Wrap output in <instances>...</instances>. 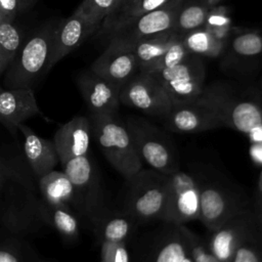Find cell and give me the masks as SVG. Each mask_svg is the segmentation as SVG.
<instances>
[{
	"label": "cell",
	"mask_w": 262,
	"mask_h": 262,
	"mask_svg": "<svg viewBox=\"0 0 262 262\" xmlns=\"http://www.w3.org/2000/svg\"><path fill=\"white\" fill-rule=\"evenodd\" d=\"M1 89H2V87H1V86H0V90H1Z\"/></svg>",
	"instance_id": "45"
},
{
	"label": "cell",
	"mask_w": 262,
	"mask_h": 262,
	"mask_svg": "<svg viewBox=\"0 0 262 262\" xmlns=\"http://www.w3.org/2000/svg\"><path fill=\"white\" fill-rule=\"evenodd\" d=\"M23 42V33L13 21H0V77L12 62Z\"/></svg>",
	"instance_id": "28"
},
{
	"label": "cell",
	"mask_w": 262,
	"mask_h": 262,
	"mask_svg": "<svg viewBox=\"0 0 262 262\" xmlns=\"http://www.w3.org/2000/svg\"><path fill=\"white\" fill-rule=\"evenodd\" d=\"M186 255L180 225H173V229L160 241L146 262H182Z\"/></svg>",
	"instance_id": "26"
},
{
	"label": "cell",
	"mask_w": 262,
	"mask_h": 262,
	"mask_svg": "<svg viewBox=\"0 0 262 262\" xmlns=\"http://www.w3.org/2000/svg\"><path fill=\"white\" fill-rule=\"evenodd\" d=\"M257 216L254 209L244 208L214 231L209 232L206 243L209 250L221 261L231 262L236 248L257 225Z\"/></svg>",
	"instance_id": "12"
},
{
	"label": "cell",
	"mask_w": 262,
	"mask_h": 262,
	"mask_svg": "<svg viewBox=\"0 0 262 262\" xmlns=\"http://www.w3.org/2000/svg\"><path fill=\"white\" fill-rule=\"evenodd\" d=\"M134 219L126 214H113L106 215L105 213L99 218L94 225V232L100 243L114 242L126 243L131 234Z\"/></svg>",
	"instance_id": "24"
},
{
	"label": "cell",
	"mask_w": 262,
	"mask_h": 262,
	"mask_svg": "<svg viewBox=\"0 0 262 262\" xmlns=\"http://www.w3.org/2000/svg\"><path fill=\"white\" fill-rule=\"evenodd\" d=\"M182 262H192V261H191V259L186 255V257L182 260Z\"/></svg>",
	"instance_id": "41"
},
{
	"label": "cell",
	"mask_w": 262,
	"mask_h": 262,
	"mask_svg": "<svg viewBox=\"0 0 262 262\" xmlns=\"http://www.w3.org/2000/svg\"><path fill=\"white\" fill-rule=\"evenodd\" d=\"M125 124L142 162L167 175L179 170L174 144L163 131L138 117L128 118Z\"/></svg>",
	"instance_id": "6"
},
{
	"label": "cell",
	"mask_w": 262,
	"mask_h": 262,
	"mask_svg": "<svg viewBox=\"0 0 262 262\" xmlns=\"http://www.w3.org/2000/svg\"><path fill=\"white\" fill-rule=\"evenodd\" d=\"M178 38L176 32L171 30L138 40L132 44L131 48L135 53L139 72L149 73Z\"/></svg>",
	"instance_id": "21"
},
{
	"label": "cell",
	"mask_w": 262,
	"mask_h": 262,
	"mask_svg": "<svg viewBox=\"0 0 262 262\" xmlns=\"http://www.w3.org/2000/svg\"><path fill=\"white\" fill-rule=\"evenodd\" d=\"M213 111L224 124L248 136L251 143H262V100L227 82L205 86L194 101Z\"/></svg>",
	"instance_id": "1"
},
{
	"label": "cell",
	"mask_w": 262,
	"mask_h": 262,
	"mask_svg": "<svg viewBox=\"0 0 262 262\" xmlns=\"http://www.w3.org/2000/svg\"><path fill=\"white\" fill-rule=\"evenodd\" d=\"M39 179L41 199L48 204L66 206L76 211V189L70 177L61 170H52Z\"/></svg>",
	"instance_id": "20"
},
{
	"label": "cell",
	"mask_w": 262,
	"mask_h": 262,
	"mask_svg": "<svg viewBox=\"0 0 262 262\" xmlns=\"http://www.w3.org/2000/svg\"><path fill=\"white\" fill-rule=\"evenodd\" d=\"M98 29V25L91 23L75 11L69 17L58 20L52 36L47 72L79 47L89 36L96 33Z\"/></svg>",
	"instance_id": "14"
},
{
	"label": "cell",
	"mask_w": 262,
	"mask_h": 262,
	"mask_svg": "<svg viewBox=\"0 0 262 262\" xmlns=\"http://www.w3.org/2000/svg\"><path fill=\"white\" fill-rule=\"evenodd\" d=\"M241 192L215 181L200 182L199 220L209 232L214 231L234 214L248 207Z\"/></svg>",
	"instance_id": "9"
},
{
	"label": "cell",
	"mask_w": 262,
	"mask_h": 262,
	"mask_svg": "<svg viewBox=\"0 0 262 262\" xmlns=\"http://www.w3.org/2000/svg\"><path fill=\"white\" fill-rule=\"evenodd\" d=\"M200 182L189 173L177 170L168 175L167 202L162 221L184 225L199 219Z\"/></svg>",
	"instance_id": "8"
},
{
	"label": "cell",
	"mask_w": 262,
	"mask_h": 262,
	"mask_svg": "<svg viewBox=\"0 0 262 262\" xmlns=\"http://www.w3.org/2000/svg\"><path fill=\"white\" fill-rule=\"evenodd\" d=\"M77 85L90 115H117L120 89L91 70L80 74Z\"/></svg>",
	"instance_id": "17"
},
{
	"label": "cell",
	"mask_w": 262,
	"mask_h": 262,
	"mask_svg": "<svg viewBox=\"0 0 262 262\" xmlns=\"http://www.w3.org/2000/svg\"><path fill=\"white\" fill-rule=\"evenodd\" d=\"M18 131L24 137V152L26 161L37 178L54 170L59 158L53 140L39 136L24 123L18 125Z\"/></svg>",
	"instance_id": "19"
},
{
	"label": "cell",
	"mask_w": 262,
	"mask_h": 262,
	"mask_svg": "<svg viewBox=\"0 0 262 262\" xmlns=\"http://www.w3.org/2000/svg\"><path fill=\"white\" fill-rule=\"evenodd\" d=\"M170 0H126L100 25L96 34L104 40L112 32L128 20L164 6Z\"/></svg>",
	"instance_id": "23"
},
{
	"label": "cell",
	"mask_w": 262,
	"mask_h": 262,
	"mask_svg": "<svg viewBox=\"0 0 262 262\" xmlns=\"http://www.w3.org/2000/svg\"><path fill=\"white\" fill-rule=\"evenodd\" d=\"M161 121L168 131L179 134H194L224 127L213 111L196 102L173 105Z\"/></svg>",
	"instance_id": "15"
},
{
	"label": "cell",
	"mask_w": 262,
	"mask_h": 262,
	"mask_svg": "<svg viewBox=\"0 0 262 262\" xmlns=\"http://www.w3.org/2000/svg\"><path fill=\"white\" fill-rule=\"evenodd\" d=\"M100 262H130L126 243H100Z\"/></svg>",
	"instance_id": "34"
},
{
	"label": "cell",
	"mask_w": 262,
	"mask_h": 262,
	"mask_svg": "<svg viewBox=\"0 0 262 262\" xmlns=\"http://www.w3.org/2000/svg\"><path fill=\"white\" fill-rule=\"evenodd\" d=\"M120 5V0H83L75 12L100 27L101 23Z\"/></svg>",
	"instance_id": "31"
},
{
	"label": "cell",
	"mask_w": 262,
	"mask_h": 262,
	"mask_svg": "<svg viewBox=\"0 0 262 262\" xmlns=\"http://www.w3.org/2000/svg\"><path fill=\"white\" fill-rule=\"evenodd\" d=\"M231 262H262V230L258 222L236 248Z\"/></svg>",
	"instance_id": "30"
},
{
	"label": "cell",
	"mask_w": 262,
	"mask_h": 262,
	"mask_svg": "<svg viewBox=\"0 0 262 262\" xmlns=\"http://www.w3.org/2000/svg\"><path fill=\"white\" fill-rule=\"evenodd\" d=\"M0 262H24V257L14 244L0 243Z\"/></svg>",
	"instance_id": "35"
},
{
	"label": "cell",
	"mask_w": 262,
	"mask_h": 262,
	"mask_svg": "<svg viewBox=\"0 0 262 262\" xmlns=\"http://www.w3.org/2000/svg\"><path fill=\"white\" fill-rule=\"evenodd\" d=\"M16 1H17V14H19L31 9L39 0H16Z\"/></svg>",
	"instance_id": "38"
},
{
	"label": "cell",
	"mask_w": 262,
	"mask_h": 262,
	"mask_svg": "<svg viewBox=\"0 0 262 262\" xmlns=\"http://www.w3.org/2000/svg\"><path fill=\"white\" fill-rule=\"evenodd\" d=\"M212 7L209 0H184L177 13L173 30L181 38L185 34L204 27Z\"/></svg>",
	"instance_id": "25"
},
{
	"label": "cell",
	"mask_w": 262,
	"mask_h": 262,
	"mask_svg": "<svg viewBox=\"0 0 262 262\" xmlns=\"http://www.w3.org/2000/svg\"><path fill=\"white\" fill-rule=\"evenodd\" d=\"M180 228L185 239L187 256L192 262H221L199 235L185 225H180Z\"/></svg>",
	"instance_id": "32"
},
{
	"label": "cell",
	"mask_w": 262,
	"mask_h": 262,
	"mask_svg": "<svg viewBox=\"0 0 262 262\" xmlns=\"http://www.w3.org/2000/svg\"><path fill=\"white\" fill-rule=\"evenodd\" d=\"M231 19L224 7H212L208 13L204 27L217 39L226 42L230 37Z\"/></svg>",
	"instance_id": "33"
},
{
	"label": "cell",
	"mask_w": 262,
	"mask_h": 262,
	"mask_svg": "<svg viewBox=\"0 0 262 262\" xmlns=\"http://www.w3.org/2000/svg\"><path fill=\"white\" fill-rule=\"evenodd\" d=\"M181 41L189 53L207 57L220 55L226 43L215 38L205 27L185 34L181 37Z\"/></svg>",
	"instance_id": "27"
},
{
	"label": "cell",
	"mask_w": 262,
	"mask_h": 262,
	"mask_svg": "<svg viewBox=\"0 0 262 262\" xmlns=\"http://www.w3.org/2000/svg\"><path fill=\"white\" fill-rule=\"evenodd\" d=\"M229 50L242 59L257 58L262 54V34L258 31H242L229 37Z\"/></svg>",
	"instance_id": "29"
},
{
	"label": "cell",
	"mask_w": 262,
	"mask_h": 262,
	"mask_svg": "<svg viewBox=\"0 0 262 262\" xmlns=\"http://www.w3.org/2000/svg\"><path fill=\"white\" fill-rule=\"evenodd\" d=\"M260 206H262V172L258 180V199L256 202V207H260Z\"/></svg>",
	"instance_id": "39"
},
{
	"label": "cell",
	"mask_w": 262,
	"mask_h": 262,
	"mask_svg": "<svg viewBox=\"0 0 262 262\" xmlns=\"http://www.w3.org/2000/svg\"><path fill=\"white\" fill-rule=\"evenodd\" d=\"M164 87L173 105L194 102L205 87L201 56L188 53L178 60H165L149 72Z\"/></svg>",
	"instance_id": "4"
},
{
	"label": "cell",
	"mask_w": 262,
	"mask_h": 262,
	"mask_svg": "<svg viewBox=\"0 0 262 262\" xmlns=\"http://www.w3.org/2000/svg\"><path fill=\"white\" fill-rule=\"evenodd\" d=\"M57 23V21H56ZM56 23L49 21L24 40L3 77L5 88H33L41 75L47 72L52 36Z\"/></svg>",
	"instance_id": "3"
},
{
	"label": "cell",
	"mask_w": 262,
	"mask_h": 262,
	"mask_svg": "<svg viewBox=\"0 0 262 262\" xmlns=\"http://www.w3.org/2000/svg\"><path fill=\"white\" fill-rule=\"evenodd\" d=\"M255 213H256V216H257V219H258V224L262 230V206L260 207H256L254 209Z\"/></svg>",
	"instance_id": "40"
},
{
	"label": "cell",
	"mask_w": 262,
	"mask_h": 262,
	"mask_svg": "<svg viewBox=\"0 0 262 262\" xmlns=\"http://www.w3.org/2000/svg\"><path fill=\"white\" fill-rule=\"evenodd\" d=\"M37 211L43 221L53 227L67 243H75L79 237V221L74 211L66 206L51 205L39 200Z\"/></svg>",
	"instance_id": "22"
},
{
	"label": "cell",
	"mask_w": 262,
	"mask_h": 262,
	"mask_svg": "<svg viewBox=\"0 0 262 262\" xmlns=\"http://www.w3.org/2000/svg\"><path fill=\"white\" fill-rule=\"evenodd\" d=\"M90 70L121 90L139 72V67L131 46L108 42Z\"/></svg>",
	"instance_id": "13"
},
{
	"label": "cell",
	"mask_w": 262,
	"mask_h": 262,
	"mask_svg": "<svg viewBox=\"0 0 262 262\" xmlns=\"http://www.w3.org/2000/svg\"><path fill=\"white\" fill-rule=\"evenodd\" d=\"M17 15L16 0H0V21H14Z\"/></svg>",
	"instance_id": "36"
},
{
	"label": "cell",
	"mask_w": 262,
	"mask_h": 262,
	"mask_svg": "<svg viewBox=\"0 0 262 262\" xmlns=\"http://www.w3.org/2000/svg\"><path fill=\"white\" fill-rule=\"evenodd\" d=\"M183 1L170 0L158 9L138 15L112 32L103 41L131 46L138 40L171 31Z\"/></svg>",
	"instance_id": "10"
},
{
	"label": "cell",
	"mask_w": 262,
	"mask_h": 262,
	"mask_svg": "<svg viewBox=\"0 0 262 262\" xmlns=\"http://www.w3.org/2000/svg\"><path fill=\"white\" fill-rule=\"evenodd\" d=\"M125 1H126V0H124V2H125Z\"/></svg>",
	"instance_id": "47"
},
{
	"label": "cell",
	"mask_w": 262,
	"mask_h": 262,
	"mask_svg": "<svg viewBox=\"0 0 262 262\" xmlns=\"http://www.w3.org/2000/svg\"><path fill=\"white\" fill-rule=\"evenodd\" d=\"M123 2H124V0H120V5H121ZM120 5H119V6H120Z\"/></svg>",
	"instance_id": "43"
},
{
	"label": "cell",
	"mask_w": 262,
	"mask_h": 262,
	"mask_svg": "<svg viewBox=\"0 0 262 262\" xmlns=\"http://www.w3.org/2000/svg\"><path fill=\"white\" fill-rule=\"evenodd\" d=\"M120 103L160 120L173 107V102L160 82L150 74L138 72L120 90Z\"/></svg>",
	"instance_id": "11"
},
{
	"label": "cell",
	"mask_w": 262,
	"mask_h": 262,
	"mask_svg": "<svg viewBox=\"0 0 262 262\" xmlns=\"http://www.w3.org/2000/svg\"><path fill=\"white\" fill-rule=\"evenodd\" d=\"M209 1H210V3H211V5H212V6H213V5H214V4H215V3H216V2H217V1H220V0H209Z\"/></svg>",
	"instance_id": "42"
},
{
	"label": "cell",
	"mask_w": 262,
	"mask_h": 262,
	"mask_svg": "<svg viewBox=\"0 0 262 262\" xmlns=\"http://www.w3.org/2000/svg\"><path fill=\"white\" fill-rule=\"evenodd\" d=\"M261 86H262V82H261Z\"/></svg>",
	"instance_id": "46"
},
{
	"label": "cell",
	"mask_w": 262,
	"mask_h": 262,
	"mask_svg": "<svg viewBox=\"0 0 262 262\" xmlns=\"http://www.w3.org/2000/svg\"><path fill=\"white\" fill-rule=\"evenodd\" d=\"M14 167L6 159L0 157V194L6 181L14 173Z\"/></svg>",
	"instance_id": "37"
},
{
	"label": "cell",
	"mask_w": 262,
	"mask_h": 262,
	"mask_svg": "<svg viewBox=\"0 0 262 262\" xmlns=\"http://www.w3.org/2000/svg\"><path fill=\"white\" fill-rule=\"evenodd\" d=\"M92 136L91 123L85 116H75L61 125L54 133L55 145L59 163L70 159L87 156Z\"/></svg>",
	"instance_id": "18"
},
{
	"label": "cell",
	"mask_w": 262,
	"mask_h": 262,
	"mask_svg": "<svg viewBox=\"0 0 262 262\" xmlns=\"http://www.w3.org/2000/svg\"><path fill=\"white\" fill-rule=\"evenodd\" d=\"M60 164L76 189V212L94 224L105 212L100 177L93 161L87 155Z\"/></svg>",
	"instance_id": "7"
},
{
	"label": "cell",
	"mask_w": 262,
	"mask_h": 262,
	"mask_svg": "<svg viewBox=\"0 0 262 262\" xmlns=\"http://www.w3.org/2000/svg\"><path fill=\"white\" fill-rule=\"evenodd\" d=\"M127 181L125 213L141 222L162 220L167 202L168 175L142 168Z\"/></svg>",
	"instance_id": "5"
},
{
	"label": "cell",
	"mask_w": 262,
	"mask_h": 262,
	"mask_svg": "<svg viewBox=\"0 0 262 262\" xmlns=\"http://www.w3.org/2000/svg\"><path fill=\"white\" fill-rule=\"evenodd\" d=\"M39 262H48V261H46V260H40Z\"/></svg>",
	"instance_id": "44"
},
{
	"label": "cell",
	"mask_w": 262,
	"mask_h": 262,
	"mask_svg": "<svg viewBox=\"0 0 262 262\" xmlns=\"http://www.w3.org/2000/svg\"><path fill=\"white\" fill-rule=\"evenodd\" d=\"M92 135L111 165L129 180L142 169V161L135 148L125 122L117 115H90Z\"/></svg>",
	"instance_id": "2"
},
{
	"label": "cell",
	"mask_w": 262,
	"mask_h": 262,
	"mask_svg": "<svg viewBox=\"0 0 262 262\" xmlns=\"http://www.w3.org/2000/svg\"><path fill=\"white\" fill-rule=\"evenodd\" d=\"M42 116L33 88H2L0 90V124L12 134L18 125L35 117Z\"/></svg>",
	"instance_id": "16"
}]
</instances>
